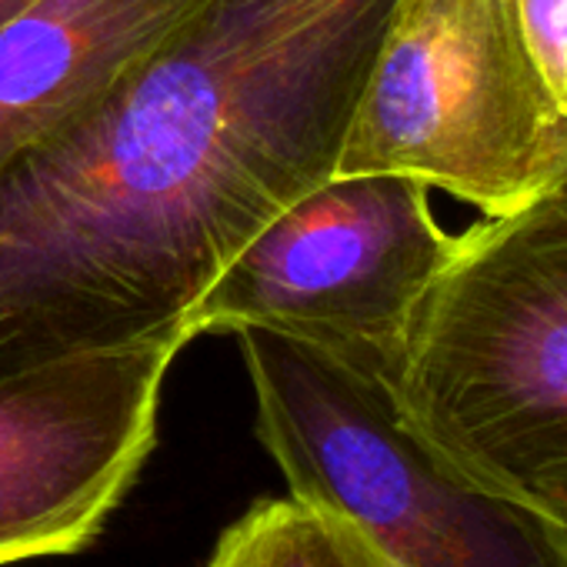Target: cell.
I'll list each match as a JSON object with an SVG mask.
<instances>
[{
    "instance_id": "6da1fadb",
    "label": "cell",
    "mask_w": 567,
    "mask_h": 567,
    "mask_svg": "<svg viewBox=\"0 0 567 567\" xmlns=\"http://www.w3.org/2000/svg\"><path fill=\"white\" fill-rule=\"evenodd\" d=\"M394 0H204L0 167V388L157 341L334 174Z\"/></svg>"
},
{
    "instance_id": "7a4b0ae2",
    "label": "cell",
    "mask_w": 567,
    "mask_h": 567,
    "mask_svg": "<svg viewBox=\"0 0 567 567\" xmlns=\"http://www.w3.org/2000/svg\"><path fill=\"white\" fill-rule=\"evenodd\" d=\"M381 384L424 447L567 540V171L454 234Z\"/></svg>"
},
{
    "instance_id": "3957f363",
    "label": "cell",
    "mask_w": 567,
    "mask_h": 567,
    "mask_svg": "<svg viewBox=\"0 0 567 567\" xmlns=\"http://www.w3.org/2000/svg\"><path fill=\"white\" fill-rule=\"evenodd\" d=\"M234 338L288 494L354 520L394 567H567V540L424 447L381 378L280 334Z\"/></svg>"
},
{
    "instance_id": "277c9868",
    "label": "cell",
    "mask_w": 567,
    "mask_h": 567,
    "mask_svg": "<svg viewBox=\"0 0 567 567\" xmlns=\"http://www.w3.org/2000/svg\"><path fill=\"white\" fill-rule=\"evenodd\" d=\"M564 171L520 0H394L331 177L398 174L501 217Z\"/></svg>"
},
{
    "instance_id": "5b68a950",
    "label": "cell",
    "mask_w": 567,
    "mask_h": 567,
    "mask_svg": "<svg viewBox=\"0 0 567 567\" xmlns=\"http://www.w3.org/2000/svg\"><path fill=\"white\" fill-rule=\"evenodd\" d=\"M451 244L427 184L328 177L220 270L190 311L194 338L267 331L381 378Z\"/></svg>"
},
{
    "instance_id": "8992f818",
    "label": "cell",
    "mask_w": 567,
    "mask_h": 567,
    "mask_svg": "<svg viewBox=\"0 0 567 567\" xmlns=\"http://www.w3.org/2000/svg\"><path fill=\"white\" fill-rule=\"evenodd\" d=\"M184 348L91 354L0 388V567L94 544L157 444Z\"/></svg>"
},
{
    "instance_id": "52a82bcc",
    "label": "cell",
    "mask_w": 567,
    "mask_h": 567,
    "mask_svg": "<svg viewBox=\"0 0 567 567\" xmlns=\"http://www.w3.org/2000/svg\"><path fill=\"white\" fill-rule=\"evenodd\" d=\"M204 0H38L0 28V167L87 117Z\"/></svg>"
},
{
    "instance_id": "ba28073f",
    "label": "cell",
    "mask_w": 567,
    "mask_h": 567,
    "mask_svg": "<svg viewBox=\"0 0 567 567\" xmlns=\"http://www.w3.org/2000/svg\"><path fill=\"white\" fill-rule=\"evenodd\" d=\"M204 567H394L348 517L295 494L264 497L217 540Z\"/></svg>"
},
{
    "instance_id": "9c48e42d",
    "label": "cell",
    "mask_w": 567,
    "mask_h": 567,
    "mask_svg": "<svg viewBox=\"0 0 567 567\" xmlns=\"http://www.w3.org/2000/svg\"><path fill=\"white\" fill-rule=\"evenodd\" d=\"M520 21L540 78L567 114V0H520Z\"/></svg>"
},
{
    "instance_id": "30bf717a",
    "label": "cell",
    "mask_w": 567,
    "mask_h": 567,
    "mask_svg": "<svg viewBox=\"0 0 567 567\" xmlns=\"http://www.w3.org/2000/svg\"><path fill=\"white\" fill-rule=\"evenodd\" d=\"M31 4H38V0H0V28H4L11 18H18L21 11H28Z\"/></svg>"
}]
</instances>
